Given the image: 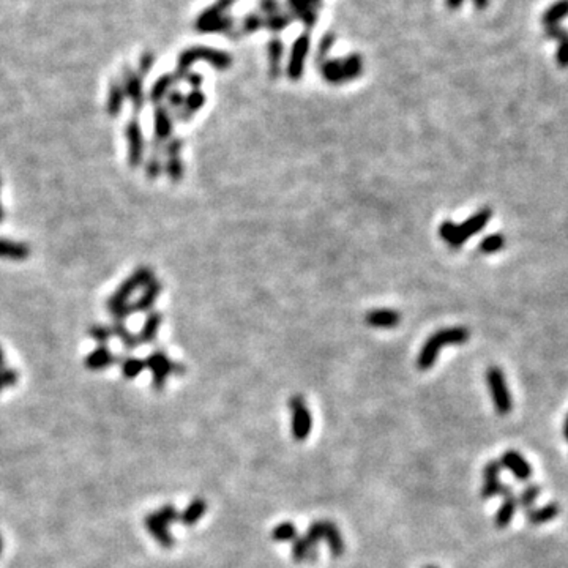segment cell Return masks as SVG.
Returning a JSON list of instances; mask_svg holds the SVG:
<instances>
[{"instance_id":"cell-35","label":"cell","mask_w":568,"mask_h":568,"mask_svg":"<svg viewBox=\"0 0 568 568\" xmlns=\"http://www.w3.org/2000/svg\"><path fill=\"white\" fill-rule=\"evenodd\" d=\"M303 537H305L308 545H310L313 549H316L317 543L321 542V540H324V521L313 523L311 526L308 527L306 534L303 535Z\"/></svg>"},{"instance_id":"cell-37","label":"cell","mask_w":568,"mask_h":568,"mask_svg":"<svg viewBox=\"0 0 568 568\" xmlns=\"http://www.w3.org/2000/svg\"><path fill=\"white\" fill-rule=\"evenodd\" d=\"M89 335L96 341V343H100V346H106L107 341L112 337V330L111 327L106 326H94L89 330Z\"/></svg>"},{"instance_id":"cell-34","label":"cell","mask_w":568,"mask_h":568,"mask_svg":"<svg viewBox=\"0 0 568 568\" xmlns=\"http://www.w3.org/2000/svg\"><path fill=\"white\" fill-rule=\"evenodd\" d=\"M123 90L118 85H112L109 100H107V112H109L111 117H117L120 114L122 105H123Z\"/></svg>"},{"instance_id":"cell-2","label":"cell","mask_w":568,"mask_h":568,"mask_svg":"<svg viewBox=\"0 0 568 568\" xmlns=\"http://www.w3.org/2000/svg\"><path fill=\"white\" fill-rule=\"evenodd\" d=\"M154 280V272H151L149 267H139L138 270H134L132 277L127 278L120 286H118V289L114 292L111 299L107 300V310H109L116 321L123 322L129 315H133L132 306H129L128 303L129 297L134 294V291L145 288V286L150 284Z\"/></svg>"},{"instance_id":"cell-42","label":"cell","mask_w":568,"mask_h":568,"mask_svg":"<svg viewBox=\"0 0 568 568\" xmlns=\"http://www.w3.org/2000/svg\"><path fill=\"white\" fill-rule=\"evenodd\" d=\"M2 365H3V350L0 348V370H2Z\"/></svg>"},{"instance_id":"cell-41","label":"cell","mask_w":568,"mask_h":568,"mask_svg":"<svg viewBox=\"0 0 568 568\" xmlns=\"http://www.w3.org/2000/svg\"><path fill=\"white\" fill-rule=\"evenodd\" d=\"M564 436L567 437V441H568V415H567L565 423H564Z\"/></svg>"},{"instance_id":"cell-5","label":"cell","mask_w":568,"mask_h":568,"mask_svg":"<svg viewBox=\"0 0 568 568\" xmlns=\"http://www.w3.org/2000/svg\"><path fill=\"white\" fill-rule=\"evenodd\" d=\"M486 383H488L490 395L492 398V403H494V408L497 410V414L507 415L512 412L513 401H512V395L508 390L505 376L502 370H499L497 366H491L488 371H486Z\"/></svg>"},{"instance_id":"cell-7","label":"cell","mask_w":568,"mask_h":568,"mask_svg":"<svg viewBox=\"0 0 568 568\" xmlns=\"http://www.w3.org/2000/svg\"><path fill=\"white\" fill-rule=\"evenodd\" d=\"M491 216H492V212L490 209H481L480 212L470 216V218L464 221V223L454 224L453 240L450 243V246L459 248L464 242L469 240L470 237H474L475 234H478L480 231H483V227L488 224Z\"/></svg>"},{"instance_id":"cell-21","label":"cell","mask_w":568,"mask_h":568,"mask_svg":"<svg viewBox=\"0 0 568 568\" xmlns=\"http://www.w3.org/2000/svg\"><path fill=\"white\" fill-rule=\"evenodd\" d=\"M161 322H163V316H161L160 313H156V311L150 313V315L145 317L144 326H143V328H140V332L138 335L140 344L154 343V341L156 339V337H158Z\"/></svg>"},{"instance_id":"cell-12","label":"cell","mask_w":568,"mask_h":568,"mask_svg":"<svg viewBox=\"0 0 568 568\" xmlns=\"http://www.w3.org/2000/svg\"><path fill=\"white\" fill-rule=\"evenodd\" d=\"M499 463L502 467L510 470L518 481H527L532 477V467H530V464L521 456V453H518L515 450H507L502 454Z\"/></svg>"},{"instance_id":"cell-30","label":"cell","mask_w":568,"mask_h":568,"mask_svg":"<svg viewBox=\"0 0 568 568\" xmlns=\"http://www.w3.org/2000/svg\"><path fill=\"white\" fill-rule=\"evenodd\" d=\"M540 496V486L538 485H529L521 491L518 497V507H521L524 512H529L534 508L535 501Z\"/></svg>"},{"instance_id":"cell-10","label":"cell","mask_w":568,"mask_h":568,"mask_svg":"<svg viewBox=\"0 0 568 568\" xmlns=\"http://www.w3.org/2000/svg\"><path fill=\"white\" fill-rule=\"evenodd\" d=\"M183 140L180 138H171L163 147V154H166V165L163 166L167 177L171 178V182H180L183 177V161L180 158V151H182Z\"/></svg>"},{"instance_id":"cell-33","label":"cell","mask_w":568,"mask_h":568,"mask_svg":"<svg viewBox=\"0 0 568 568\" xmlns=\"http://www.w3.org/2000/svg\"><path fill=\"white\" fill-rule=\"evenodd\" d=\"M275 542H294L297 538V527L292 523H281L272 530Z\"/></svg>"},{"instance_id":"cell-38","label":"cell","mask_w":568,"mask_h":568,"mask_svg":"<svg viewBox=\"0 0 568 568\" xmlns=\"http://www.w3.org/2000/svg\"><path fill=\"white\" fill-rule=\"evenodd\" d=\"M158 513V516L163 519V521L167 524V526H169L171 523H176V521H178V519H180V515H178V512L176 510L174 507H172L171 504L169 505H165L163 508H161L160 512H156Z\"/></svg>"},{"instance_id":"cell-11","label":"cell","mask_w":568,"mask_h":568,"mask_svg":"<svg viewBox=\"0 0 568 568\" xmlns=\"http://www.w3.org/2000/svg\"><path fill=\"white\" fill-rule=\"evenodd\" d=\"M502 470V466L499 461H492L486 463V466L483 467V486H481V499L488 501L492 497L501 496V491L504 488V485L501 483L499 474Z\"/></svg>"},{"instance_id":"cell-39","label":"cell","mask_w":568,"mask_h":568,"mask_svg":"<svg viewBox=\"0 0 568 568\" xmlns=\"http://www.w3.org/2000/svg\"><path fill=\"white\" fill-rule=\"evenodd\" d=\"M0 377L5 387H13L18 383V371L12 370V368H2L0 370Z\"/></svg>"},{"instance_id":"cell-32","label":"cell","mask_w":568,"mask_h":568,"mask_svg":"<svg viewBox=\"0 0 568 568\" xmlns=\"http://www.w3.org/2000/svg\"><path fill=\"white\" fill-rule=\"evenodd\" d=\"M145 370V361L139 360L136 357H127L122 360V375L127 379L138 377Z\"/></svg>"},{"instance_id":"cell-36","label":"cell","mask_w":568,"mask_h":568,"mask_svg":"<svg viewBox=\"0 0 568 568\" xmlns=\"http://www.w3.org/2000/svg\"><path fill=\"white\" fill-rule=\"evenodd\" d=\"M171 83H172V79L169 78V76H165V78H161L158 83L155 84V89L151 90V94H150L151 101L160 103L161 100H163V96L166 95L167 89L171 87Z\"/></svg>"},{"instance_id":"cell-9","label":"cell","mask_w":568,"mask_h":568,"mask_svg":"<svg viewBox=\"0 0 568 568\" xmlns=\"http://www.w3.org/2000/svg\"><path fill=\"white\" fill-rule=\"evenodd\" d=\"M125 136L128 144V163L132 167H138L144 160V134L138 118L127 123Z\"/></svg>"},{"instance_id":"cell-15","label":"cell","mask_w":568,"mask_h":568,"mask_svg":"<svg viewBox=\"0 0 568 568\" xmlns=\"http://www.w3.org/2000/svg\"><path fill=\"white\" fill-rule=\"evenodd\" d=\"M172 133V118L169 111L165 106H158L155 109V143L165 145L171 139Z\"/></svg>"},{"instance_id":"cell-29","label":"cell","mask_w":568,"mask_h":568,"mask_svg":"<svg viewBox=\"0 0 568 568\" xmlns=\"http://www.w3.org/2000/svg\"><path fill=\"white\" fill-rule=\"evenodd\" d=\"M125 94L129 96V98H132L134 112H136V116H138L140 107H143V89H140L139 79L134 74H129V78L125 83Z\"/></svg>"},{"instance_id":"cell-18","label":"cell","mask_w":568,"mask_h":568,"mask_svg":"<svg viewBox=\"0 0 568 568\" xmlns=\"http://www.w3.org/2000/svg\"><path fill=\"white\" fill-rule=\"evenodd\" d=\"M518 510V497L515 494H508L502 497V505L499 507V510L496 513L494 524L496 527L504 529L508 524L512 523L513 516Z\"/></svg>"},{"instance_id":"cell-40","label":"cell","mask_w":568,"mask_h":568,"mask_svg":"<svg viewBox=\"0 0 568 568\" xmlns=\"http://www.w3.org/2000/svg\"><path fill=\"white\" fill-rule=\"evenodd\" d=\"M183 103H185V95L180 94V92H172L169 95V106L174 107V109L182 107Z\"/></svg>"},{"instance_id":"cell-22","label":"cell","mask_w":568,"mask_h":568,"mask_svg":"<svg viewBox=\"0 0 568 568\" xmlns=\"http://www.w3.org/2000/svg\"><path fill=\"white\" fill-rule=\"evenodd\" d=\"M29 246L24 243L13 242L8 239H0V257L12 259V261H24L29 257Z\"/></svg>"},{"instance_id":"cell-19","label":"cell","mask_w":568,"mask_h":568,"mask_svg":"<svg viewBox=\"0 0 568 568\" xmlns=\"http://www.w3.org/2000/svg\"><path fill=\"white\" fill-rule=\"evenodd\" d=\"M560 513V507L557 502H551V504L545 505L542 508H532V510L526 512L527 523L532 524V526H542L549 521H553L554 518Z\"/></svg>"},{"instance_id":"cell-46","label":"cell","mask_w":568,"mask_h":568,"mask_svg":"<svg viewBox=\"0 0 568 568\" xmlns=\"http://www.w3.org/2000/svg\"><path fill=\"white\" fill-rule=\"evenodd\" d=\"M425 568H437V567H434V565H428V567H425Z\"/></svg>"},{"instance_id":"cell-24","label":"cell","mask_w":568,"mask_h":568,"mask_svg":"<svg viewBox=\"0 0 568 568\" xmlns=\"http://www.w3.org/2000/svg\"><path fill=\"white\" fill-rule=\"evenodd\" d=\"M205 512H207V502L204 499H194L180 515V521L185 526H194L205 515Z\"/></svg>"},{"instance_id":"cell-23","label":"cell","mask_w":568,"mask_h":568,"mask_svg":"<svg viewBox=\"0 0 568 568\" xmlns=\"http://www.w3.org/2000/svg\"><path fill=\"white\" fill-rule=\"evenodd\" d=\"M163 147L165 145H161L158 143H151L150 156L147 163H145V174H147L150 180H155V178L163 172V161L160 158V154H163V151H161Z\"/></svg>"},{"instance_id":"cell-25","label":"cell","mask_w":568,"mask_h":568,"mask_svg":"<svg viewBox=\"0 0 568 568\" xmlns=\"http://www.w3.org/2000/svg\"><path fill=\"white\" fill-rule=\"evenodd\" d=\"M306 48H308L306 40L297 43L294 54H292L291 63H289V78L292 79L300 78V74L303 72V61H305V56H306Z\"/></svg>"},{"instance_id":"cell-8","label":"cell","mask_w":568,"mask_h":568,"mask_svg":"<svg viewBox=\"0 0 568 568\" xmlns=\"http://www.w3.org/2000/svg\"><path fill=\"white\" fill-rule=\"evenodd\" d=\"M361 70V62L359 57H350L344 62H327L324 65V78L330 83H343L346 79L357 78Z\"/></svg>"},{"instance_id":"cell-44","label":"cell","mask_w":568,"mask_h":568,"mask_svg":"<svg viewBox=\"0 0 568 568\" xmlns=\"http://www.w3.org/2000/svg\"><path fill=\"white\" fill-rule=\"evenodd\" d=\"M2 549H3V543H2V537H0V554H2Z\"/></svg>"},{"instance_id":"cell-1","label":"cell","mask_w":568,"mask_h":568,"mask_svg":"<svg viewBox=\"0 0 568 568\" xmlns=\"http://www.w3.org/2000/svg\"><path fill=\"white\" fill-rule=\"evenodd\" d=\"M469 337L470 333L466 327H450L437 330V332L432 333L431 337L425 341V344L421 346L420 354L417 357V366H419V370H431V368L434 366L437 355H439L442 348H445V346H458L467 343Z\"/></svg>"},{"instance_id":"cell-45","label":"cell","mask_w":568,"mask_h":568,"mask_svg":"<svg viewBox=\"0 0 568 568\" xmlns=\"http://www.w3.org/2000/svg\"><path fill=\"white\" fill-rule=\"evenodd\" d=\"M3 387H5V386H3V382H2V377H0V392H2Z\"/></svg>"},{"instance_id":"cell-28","label":"cell","mask_w":568,"mask_h":568,"mask_svg":"<svg viewBox=\"0 0 568 568\" xmlns=\"http://www.w3.org/2000/svg\"><path fill=\"white\" fill-rule=\"evenodd\" d=\"M205 103V96L201 94L199 90H194L191 95H188L185 98V103H183V109L180 114V118L182 120H188V118H191V116L196 111L201 109Z\"/></svg>"},{"instance_id":"cell-6","label":"cell","mask_w":568,"mask_h":568,"mask_svg":"<svg viewBox=\"0 0 568 568\" xmlns=\"http://www.w3.org/2000/svg\"><path fill=\"white\" fill-rule=\"evenodd\" d=\"M289 409L292 414V437L295 441H305L313 428V419L310 409L306 408L305 399L295 395L289 399Z\"/></svg>"},{"instance_id":"cell-17","label":"cell","mask_w":568,"mask_h":568,"mask_svg":"<svg viewBox=\"0 0 568 568\" xmlns=\"http://www.w3.org/2000/svg\"><path fill=\"white\" fill-rule=\"evenodd\" d=\"M161 284L158 281L154 280L150 284H147L144 288V292L139 295V299L134 302V303H129V306H132V311L133 313H145L151 310V306H154V303L158 299L160 294H161Z\"/></svg>"},{"instance_id":"cell-16","label":"cell","mask_w":568,"mask_h":568,"mask_svg":"<svg viewBox=\"0 0 568 568\" xmlns=\"http://www.w3.org/2000/svg\"><path fill=\"white\" fill-rule=\"evenodd\" d=\"M116 361H118V359L111 353V349L107 348V346H98V348L92 350V353L85 357V366L92 371L106 370L107 366L114 365Z\"/></svg>"},{"instance_id":"cell-20","label":"cell","mask_w":568,"mask_h":568,"mask_svg":"<svg viewBox=\"0 0 568 568\" xmlns=\"http://www.w3.org/2000/svg\"><path fill=\"white\" fill-rule=\"evenodd\" d=\"M324 540L328 545L330 553L333 557H339L344 553V538L341 535L337 524L332 521H324Z\"/></svg>"},{"instance_id":"cell-13","label":"cell","mask_w":568,"mask_h":568,"mask_svg":"<svg viewBox=\"0 0 568 568\" xmlns=\"http://www.w3.org/2000/svg\"><path fill=\"white\" fill-rule=\"evenodd\" d=\"M145 527H147L149 532L154 535L156 542H158L163 548H172L174 545V538L169 532V526L158 516V513H150L145 518Z\"/></svg>"},{"instance_id":"cell-27","label":"cell","mask_w":568,"mask_h":568,"mask_svg":"<svg viewBox=\"0 0 568 568\" xmlns=\"http://www.w3.org/2000/svg\"><path fill=\"white\" fill-rule=\"evenodd\" d=\"M111 330H112V335H116V337L122 341L123 348H125L127 350L136 349L140 344L138 335H133L120 321H116V324L111 327Z\"/></svg>"},{"instance_id":"cell-26","label":"cell","mask_w":568,"mask_h":568,"mask_svg":"<svg viewBox=\"0 0 568 568\" xmlns=\"http://www.w3.org/2000/svg\"><path fill=\"white\" fill-rule=\"evenodd\" d=\"M316 549H313L305 537H297L294 542H292V559L295 562H303V560H310L313 562L316 559Z\"/></svg>"},{"instance_id":"cell-14","label":"cell","mask_w":568,"mask_h":568,"mask_svg":"<svg viewBox=\"0 0 568 568\" xmlns=\"http://www.w3.org/2000/svg\"><path fill=\"white\" fill-rule=\"evenodd\" d=\"M365 322L375 328H393L401 322V315L395 310H372L365 316Z\"/></svg>"},{"instance_id":"cell-3","label":"cell","mask_w":568,"mask_h":568,"mask_svg":"<svg viewBox=\"0 0 568 568\" xmlns=\"http://www.w3.org/2000/svg\"><path fill=\"white\" fill-rule=\"evenodd\" d=\"M568 16V0H557L542 16L545 34L557 41L556 62L560 68H568V32L560 27V21Z\"/></svg>"},{"instance_id":"cell-31","label":"cell","mask_w":568,"mask_h":568,"mask_svg":"<svg viewBox=\"0 0 568 568\" xmlns=\"http://www.w3.org/2000/svg\"><path fill=\"white\" fill-rule=\"evenodd\" d=\"M504 246H505L504 235L491 234V235H486L485 239L480 242L478 250L483 254H492V253H497L499 250H502Z\"/></svg>"},{"instance_id":"cell-4","label":"cell","mask_w":568,"mask_h":568,"mask_svg":"<svg viewBox=\"0 0 568 568\" xmlns=\"http://www.w3.org/2000/svg\"><path fill=\"white\" fill-rule=\"evenodd\" d=\"M144 361L145 368H149L151 371V386L156 392L163 390L167 377L171 375H183L185 372V366L174 364L163 350H154Z\"/></svg>"},{"instance_id":"cell-43","label":"cell","mask_w":568,"mask_h":568,"mask_svg":"<svg viewBox=\"0 0 568 568\" xmlns=\"http://www.w3.org/2000/svg\"><path fill=\"white\" fill-rule=\"evenodd\" d=\"M3 220V209H2V204H0V221Z\"/></svg>"}]
</instances>
